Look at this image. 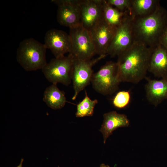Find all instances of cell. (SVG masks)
<instances>
[{"label": "cell", "mask_w": 167, "mask_h": 167, "mask_svg": "<svg viewBox=\"0 0 167 167\" xmlns=\"http://www.w3.org/2000/svg\"><path fill=\"white\" fill-rule=\"evenodd\" d=\"M153 49L135 41L129 48L118 55L116 63L119 81L136 84L145 79Z\"/></svg>", "instance_id": "cell-1"}, {"label": "cell", "mask_w": 167, "mask_h": 167, "mask_svg": "<svg viewBox=\"0 0 167 167\" xmlns=\"http://www.w3.org/2000/svg\"><path fill=\"white\" fill-rule=\"evenodd\" d=\"M167 25V11L160 5L152 13L133 18L135 41L154 49L160 44V37Z\"/></svg>", "instance_id": "cell-2"}, {"label": "cell", "mask_w": 167, "mask_h": 167, "mask_svg": "<svg viewBox=\"0 0 167 167\" xmlns=\"http://www.w3.org/2000/svg\"><path fill=\"white\" fill-rule=\"evenodd\" d=\"M46 48L32 38L26 39L20 43L16 52V60L27 71L42 69L47 64Z\"/></svg>", "instance_id": "cell-3"}, {"label": "cell", "mask_w": 167, "mask_h": 167, "mask_svg": "<svg viewBox=\"0 0 167 167\" xmlns=\"http://www.w3.org/2000/svg\"><path fill=\"white\" fill-rule=\"evenodd\" d=\"M71 49L69 53L73 59L88 60L96 54L88 30L82 24L70 28Z\"/></svg>", "instance_id": "cell-4"}, {"label": "cell", "mask_w": 167, "mask_h": 167, "mask_svg": "<svg viewBox=\"0 0 167 167\" xmlns=\"http://www.w3.org/2000/svg\"><path fill=\"white\" fill-rule=\"evenodd\" d=\"M47 80L52 84L68 86L72 80L73 59L69 54L52 59L41 69Z\"/></svg>", "instance_id": "cell-5"}, {"label": "cell", "mask_w": 167, "mask_h": 167, "mask_svg": "<svg viewBox=\"0 0 167 167\" xmlns=\"http://www.w3.org/2000/svg\"><path fill=\"white\" fill-rule=\"evenodd\" d=\"M91 83L93 89L104 95H111L118 89L120 82L117 74L116 62L108 61L93 74Z\"/></svg>", "instance_id": "cell-6"}, {"label": "cell", "mask_w": 167, "mask_h": 167, "mask_svg": "<svg viewBox=\"0 0 167 167\" xmlns=\"http://www.w3.org/2000/svg\"><path fill=\"white\" fill-rule=\"evenodd\" d=\"M133 18L127 11L120 25L117 28L106 53L111 57L118 56L129 48L135 41Z\"/></svg>", "instance_id": "cell-7"}, {"label": "cell", "mask_w": 167, "mask_h": 167, "mask_svg": "<svg viewBox=\"0 0 167 167\" xmlns=\"http://www.w3.org/2000/svg\"><path fill=\"white\" fill-rule=\"evenodd\" d=\"M105 57L99 56L88 60L73 59L72 81L74 93L72 98V100H75L79 92L91 82L93 74L92 69L93 65Z\"/></svg>", "instance_id": "cell-8"}, {"label": "cell", "mask_w": 167, "mask_h": 167, "mask_svg": "<svg viewBox=\"0 0 167 167\" xmlns=\"http://www.w3.org/2000/svg\"><path fill=\"white\" fill-rule=\"evenodd\" d=\"M115 29L108 25L102 17L88 30L96 54L99 56H107V51Z\"/></svg>", "instance_id": "cell-9"}, {"label": "cell", "mask_w": 167, "mask_h": 167, "mask_svg": "<svg viewBox=\"0 0 167 167\" xmlns=\"http://www.w3.org/2000/svg\"><path fill=\"white\" fill-rule=\"evenodd\" d=\"M51 2L58 6L57 18L59 24L70 28L82 24L79 0H54Z\"/></svg>", "instance_id": "cell-10"}, {"label": "cell", "mask_w": 167, "mask_h": 167, "mask_svg": "<svg viewBox=\"0 0 167 167\" xmlns=\"http://www.w3.org/2000/svg\"><path fill=\"white\" fill-rule=\"evenodd\" d=\"M44 44L56 58L64 56L67 53H69L71 49V40L69 34L57 29H52L47 32Z\"/></svg>", "instance_id": "cell-11"}, {"label": "cell", "mask_w": 167, "mask_h": 167, "mask_svg": "<svg viewBox=\"0 0 167 167\" xmlns=\"http://www.w3.org/2000/svg\"><path fill=\"white\" fill-rule=\"evenodd\" d=\"M103 0H79L82 25L88 30L102 16Z\"/></svg>", "instance_id": "cell-12"}, {"label": "cell", "mask_w": 167, "mask_h": 167, "mask_svg": "<svg viewBox=\"0 0 167 167\" xmlns=\"http://www.w3.org/2000/svg\"><path fill=\"white\" fill-rule=\"evenodd\" d=\"M145 86L146 96L148 101L157 106L167 99V79H152L146 77Z\"/></svg>", "instance_id": "cell-13"}, {"label": "cell", "mask_w": 167, "mask_h": 167, "mask_svg": "<svg viewBox=\"0 0 167 167\" xmlns=\"http://www.w3.org/2000/svg\"><path fill=\"white\" fill-rule=\"evenodd\" d=\"M148 71L156 77L167 79V49L160 44L153 49Z\"/></svg>", "instance_id": "cell-14"}, {"label": "cell", "mask_w": 167, "mask_h": 167, "mask_svg": "<svg viewBox=\"0 0 167 167\" xmlns=\"http://www.w3.org/2000/svg\"><path fill=\"white\" fill-rule=\"evenodd\" d=\"M103 118L100 131L103 134L104 143L114 131L119 127H127L130 124L129 120L126 115L118 113L116 111L105 113Z\"/></svg>", "instance_id": "cell-15"}, {"label": "cell", "mask_w": 167, "mask_h": 167, "mask_svg": "<svg viewBox=\"0 0 167 167\" xmlns=\"http://www.w3.org/2000/svg\"><path fill=\"white\" fill-rule=\"evenodd\" d=\"M43 99L48 106L54 109H62L67 102L65 93L58 88L56 84L46 88Z\"/></svg>", "instance_id": "cell-16"}, {"label": "cell", "mask_w": 167, "mask_h": 167, "mask_svg": "<svg viewBox=\"0 0 167 167\" xmlns=\"http://www.w3.org/2000/svg\"><path fill=\"white\" fill-rule=\"evenodd\" d=\"M158 0H131L130 14L133 18L142 17L153 13L160 5Z\"/></svg>", "instance_id": "cell-17"}, {"label": "cell", "mask_w": 167, "mask_h": 167, "mask_svg": "<svg viewBox=\"0 0 167 167\" xmlns=\"http://www.w3.org/2000/svg\"><path fill=\"white\" fill-rule=\"evenodd\" d=\"M127 11L122 12L108 3L106 0H103L102 18L108 25L115 29L122 23Z\"/></svg>", "instance_id": "cell-18"}, {"label": "cell", "mask_w": 167, "mask_h": 167, "mask_svg": "<svg viewBox=\"0 0 167 167\" xmlns=\"http://www.w3.org/2000/svg\"><path fill=\"white\" fill-rule=\"evenodd\" d=\"M84 98L77 105V111L75 113L76 117L92 116L96 105L98 103L97 99L92 100L88 96L85 91Z\"/></svg>", "instance_id": "cell-19"}, {"label": "cell", "mask_w": 167, "mask_h": 167, "mask_svg": "<svg viewBox=\"0 0 167 167\" xmlns=\"http://www.w3.org/2000/svg\"><path fill=\"white\" fill-rule=\"evenodd\" d=\"M131 99L129 91H120L118 92L113 97L112 103L113 106L117 108H124L128 105Z\"/></svg>", "instance_id": "cell-20"}, {"label": "cell", "mask_w": 167, "mask_h": 167, "mask_svg": "<svg viewBox=\"0 0 167 167\" xmlns=\"http://www.w3.org/2000/svg\"><path fill=\"white\" fill-rule=\"evenodd\" d=\"M106 1L110 5L115 6L122 12L130 11L131 0H106Z\"/></svg>", "instance_id": "cell-21"}, {"label": "cell", "mask_w": 167, "mask_h": 167, "mask_svg": "<svg viewBox=\"0 0 167 167\" xmlns=\"http://www.w3.org/2000/svg\"><path fill=\"white\" fill-rule=\"evenodd\" d=\"M159 43L167 49V25L160 37Z\"/></svg>", "instance_id": "cell-22"}, {"label": "cell", "mask_w": 167, "mask_h": 167, "mask_svg": "<svg viewBox=\"0 0 167 167\" xmlns=\"http://www.w3.org/2000/svg\"><path fill=\"white\" fill-rule=\"evenodd\" d=\"M24 160V159H21L19 165L16 167H22V164Z\"/></svg>", "instance_id": "cell-23"}, {"label": "cell", "mask_w": 167, "mask_h": 167, "mask_svg": "<svg viewBox=\"0 0 167 167\" xmlns=\"http://www.w3.org/2000/svg\"><path fill=\"white\" fill-rule=\"evenodd\" d=\"M100 167H109L108 165H105L104 164H102L101 165Z\"/></svg>", "instance_id": "cell-24"}]
</instances>
